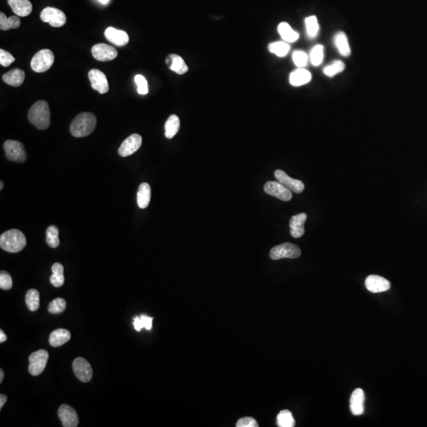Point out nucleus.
<instances>
[{
    "instance_id": "obj_1",
    "label": "nucleus",
    "mask_w": 427,
    "mask_h": 427,
    "mask_svg": "<svg viewBox=\"0 0 427 427\" xmlns=\"http://www.w3.org/2000/svg\"><path fill=\"white\" fill-rule=\"evenodd\" d=\"M96 116L91 112H84L76 116L70 125V133L76 138H84L94 132L96 127Z\"/></svg>"
},
{
    "instance_id": "obj_2",
    "label": "nucleus",
    "mask_w": 427,
    "mask_h": 427,
    "mask_svg": "<svg viewBox=\"0 0 427 427\" xmlns=\"http://www.w3.org/2000/svg\"><path fill=\"white\" fill-rule=\"evenodd\" d=\"M28 120L39 130H46L51 124L50 106L44 100H40L32 106L28 112Z\"/></svg>"
},
{
    "instance_id": "obj_3",
    "label": "nucleus",
    "mask_w": 427,
    "mask_h": 427,
    "mask_svg": "<svg viewBox=\"0 0 427 427\" xmlns=\"http://www.w3.org/2000/svg\"><path fill=\"white\" fill-rule=\"evenodd\" d=\"M26 238L18 230L6 231L0 236V247L10 254H18L26 246Z\"/></svg>"
},
{
    "instance_id": "obj_4",
    "label": "nucleus",
    "mask_w": 427,
    "mask_h": 427,
    "mask_svg": "<svg viewBox=\"0 0 427 427\" xmlns=\"http://www.w3.org/2000/svg\"><path fill=\"white\" fill-rule=\"evenodd\" d=\"M55 62V56L51 50H44L36 53L31 61V68L36 73H44L51 68Z\"/></svg>"
},
{
    "instance_id": "obj_5",
    "label": "nucleus",
    "mask_w": 427,
    "mask_h": 427,
    "mask_svg": "<svg viewBox=\"0 0 427 427\" xmlns=\"http://www.w3.org/2000/svg\"><path fill=\"white\" fill-rule=\"evenodd\" d=\"M302 255L298 246L291 243H285L276 246L270 251V256L273 260L281 259H297Z\"/></svg>"
},
{
    "instance_id": "obj_6",
    "label": "nucleus",
    "mask_w": 427,
    "mask_h": 427,
    "mask_svg": "<svg viewBox=\"0 0 427 427\" xmlns=\"http://www.w3.org/2000/svg\"><path fill=\"white\" fill-rule=\"evenodd\" d=\"M4 150L6 152V158L10 161L18 163H23L26 161L27 154L22 142L8 140L4 144Z\"/></svg>"
},
{
    "instance_id": "obj_7",
    "label": "nucleus",
    "mask_w": 427,
    "mask_h": 427,
    "mask_svg": "<svg viewBox=\"0 0 427 427\" xmlns=\"http://www.w3.org/2000/svg\"><path fill=\"white\" fill-rule=\"evenodd\" d=\"M48 358H50V354L47 350H40L32 353L28 359L30 361L28 371L31 374L34 376L42 374L47 366Z\"/></svg>"
},
{
    "instance_id": "obj_8",
    "label": "nucleus",
    "mask_w": 427,
    "mask_h": 427,
    "mask_svg": "<svg viewBox=\"0 0 427 427\" xmlns=\"http://www.w3.org/2000/svg\"><path fill=\"white\" fill-rule=\"evenodd\" d=\"M40 18L44 22L48 23L54 28L64 26L66 23V16L60 10L47 8L40 14Z\"/></svg>"
},
{
    "instance_id": "obj_9",
    "label": "nucleus",
    "mask_w": 427,
    "mask_h": 427,
    "mask_svg": "<svg viewBox=\"0 0 427 427\" xmlns=\"http://www.w3.org/2000/svg\"><path fill=\"white\" fill-rule=\"evenodd\" d=\"M74 374L78 380L84 383H88L92 380L94 376L93 368L89 362L82 358H78L73 363Z\"/></svg>"
},
{
    "instance_id": "obj_10",
    "label": "nucleus",
    "mask_w": 427,
    "mask_h": 427,
    "mask_svg": "<svg viewBox=\"0 0 427 427\" xmlns=\"http://www.w3.org/2000/svg\"><path fill=\"white\" fill-rule=\"evenodd\" d=\"M264 191L266 194L276 197L284 202L290 201L293 198L292 192L282 186L280 182H269L265 184Z\"/></svg>"
},
{
    "instance_id": "obj_11",
    "label": "nucleus",
    "mask_w": 427,
    "mask_h": 427,
    "mask_svg": "<svg viewBox=\"0 0 427 427\" xmlns=\"http://www.w3.org/2000/svg\"><path fill=\"white\" fill-rule=\"evenodd\" d=\"M92 55L96 60L107 62L114 60L118 56V52L115 48L108 44H98L92 48Z\"/></svg>"
},
{
    "instance_id": "obj_12",
    "label": "nucleus",
    "mask_w": 427,
    "mask_h": 427,
    "mask_svg": "<svg viewBox=\"0 0 427 427\" xmlns=\"http://www.w3.org/2000/svg\"><path fill=\"white\" fill-rule=\"evenodd\" d=\"M89 80L94 90L100 94H106L110 90V85L106 74L100 70L94 69L89 72Z\"/></svg>"
},
{
    "instance_id": "obj_13",
    "label": "nucleus",
    "mask_w": 427,
    "mask_h": 427,
    "mask_svg": "<svg viewBox=\"0 0 427 427\" xmlns=\"http://www.w3.org/2000/svg\"><path fill=\"white\" fill-rule=\"evenodd\" d=\"M142 138L140 134H132L122 144L119 149L121 157L127 158L138 152L142 146Z\"/></svg>"
},
{
    "instance_id": "obj_14",
    "label": "nucleus",
    "mask_w": 427,
    "mask_h": 427,
    "mask_svg": "<svg viewBox=\"0 0 427 427\" xmlns=\"http://www.w3.org/2000/svg\"><path fill=\"white\" fill-rule=\"evenodd\" d=\"M274 176L278 182L282 184V186H285L286 188L293 192L300 194L304 190V184L302 182L291 178L284 171L280 170H276Z\"/></svg>"
},
{
    "instance_id": "obj_15",
    "label": "nucleus",
    "mask_w": 427,
    "mask_h": 427,
    "mask_svg": "<svg viewBox=\"0 0 427 427\" xmlns=\"http://www.w3.org/2000/svg\"><path fill=\"white\" fill-rule=\"evenodd\" d=\"M366 288L371 293H382L390 290L391 284L382 276H370L366 280Z\"/></svg>"
},
{
    "instance_id": "obj_16",
    "label": "nucleus",
    "mask_w": 427,
    "mask_h": 427,
    "mask_svg": "<svg viewBox=\"0 0 427 427\" xmlns=\"http://www.w3.org/2000/svg\"><path fill=\"white\" fill-rule=\"evenodd\" d=\"M59 417L62 422V426L76 427L80 424L77 412L68 405H61L59 409Z\"/></svg>"
},
{
    "instance_id": "obj_17",
    "label": "nucleus",
    "mask_w": 427,
    "mask_h": 427,
    "mask_svg": "<svg viewBox=\"0 0 427 427\" xmlns=\"http://www.w3.org/2000/svg\"><path fill=\"white\" fill-rule=\"evenodd\" d=\"M104 36L110 43L118 47L127 46L129 42V36L127 32L112 27H110L106 30Z\"/></svg>"
},
{
    "instance_id": "obj_18",
    "label": "nucleus",
    "mask_w": 427,
    "mask_h": 427,
    "mask_svg": "<svg viewBox=\"0 0 427 427\" xmlns=\"http://www.w3.org/2000/svg\"><path fill=\"white\" fill-rule=\"evenodd\" d=\"M365 392L362 388H357L350 397V410L352 414L360 416L365 412Z\"/></svg>"
},
{
    "instance_id": "obj_19",
    "label": "nucleus",
    "mask_w": 427,
    "mask_h": 427,
    "mask_svg": "<svg viewBox=\"0 0 427 427\" xmlns=\"http://www.w3.org/2000/svg\"><path fill=\"white\" fill-rule=\"evenodd\" d=\"M306 214H299L298 216H293L290 221V234L294 238H300L304 236V223L306 222Z\"/></svg>"
},
{
    "instance_id": "obj_20",
    "label": "nucleus",
    "mask_w": 427,
    "mask_h": 427,
    "mask_svg": "<svg viewBox=\"0 0 427 427\" xmlns=\"http://www.w3.org/2000/svg\"><path fill=\"white\" fill-rule=\"evenodd\" d=\"M14 13L18 17H27L32 12V5L28 0H8Z\"/></svg>"
},
{
    "instance_id": "obj_21",
    "label": "nucleus",
    "mask_w": 427,
    "mask_h": 427,
    "mask_svg": "<svg viewBox=\"0 0 427 427\" xmlns=\"http://www.w3.org/2000/svg\"><path fill=\"white\" fill-rule=\"evenodd\" d=\"M167 66L172 72L178 74H184L188 72V66L186 64L183 58L176 54H171L166 58Z\"/></svg>"
},
{
    "instance_id": "obj_22",
    "label": "nucleus",
    "mask_w": 427,
    "mask_h": 427,
    "mask_svg": "<svg viewBox=\"0 0 427 427\" xmlns=\"http://www.w3.org/2000/svg\"><path fill=\"white\" fill-rule=\"evenodd\" d=\"M312 80V74L308 70L304 68H298L294 70L290 76V84L294 87L306 85Z\"/></svg>"
},
{
    "instance_id": "obj_23",
    "label": "nucleus",
    "mask_w": 427,
    "mask_h": 427,
    "mask_svg": "<svg viewBox=\"0 0 427 427\" xmlns=\"http://www.w3.org/2000/svg\"><path fill=\"white\" fill-rule=\"evenodd\" d=\"M26 74L21 69H14L2 76L5 84L14 87L21 86L25 81Z\"/></svg>"
},
{
    "instance_id": "obj_24",
    "label": "nucleus",
    "mask_w": 427,
    "mask_h": 427,
    "mask_svg": "<svg viewBox=\"0 0 427 427\" xmlns=\"http://www.w3.org/2000/svg\"><path fill=\"white\" fill-rule=\"evenodd\" d=\"M72 334L66 329H57L50 334V344L53 348H59L70 341Z\"/></svg>"
},
{
    "instance_id": "obj_25",
    "label": "nucleus",
    "mask_w": 427,
    "mask_h": 427,
    "mask_svg": "<svg viewBox=\"0 0 427 427\" xmlns=\"http://www.w3.org/2000/svg\"><path fill=\"white\" fill-rule=\"evenodd\" d=\"M334 42L337 50L342 56H350L352 54L350 44L348 42V36L344 32H337L334 36Z\"/></svg>"
},
{
    "instance_id": "obj_26",
    "label": "nucleus",
    "mask_w": 427,
    "mask_h": 427,
    "mask_svg": "<svg viewBox=\"0 0 427 427\" xmlns=\"http://www.w3.org/2000/svg\"><path fill=\"white\" fill-rule=\"evenodd\" d=\"M152 198V188L149 184L142 183L138 188L137 202L141 209H146L149 206Z\"/></svg>"
},
{
    "instance_id": "obj_27",
    "label": "nucleus",
    "mask_w": 427,
    "mask_h": 427,
    "mask_svg": "<svg viewBox=\"0 0 427 427\" xmlns=\"http://www.w3.org/2000/svg\"><path fill=\"white\" fill-rule=\"evenodd\" d=\"M278 32L282 40L286 43H294L299 39L298 32L294 30L288 23H280L278 26Z\"/></svg>"
},
{
    "instance_id": "obj_28",
    "label": "nucleus",
    "mask_w": 427,
    "mask_h": 427,
    "mask_svg": "<svg viewBox=\"0 0 427 427\" xmlns=\"http://www.w3.org/2000/svg\"><path fill=\"white\" fill-rule=\"evenodd\" d=\"M52 276L50 277V282L55 288H61L65 282L64 268L61 264L56 263L52 268Z\"/></svg>"
},
{
    "instance_id": "obj_29",
    "label": "nucleus",
    "mask_w": 427,
    "mask_h": 427,
    "mask_svg": "<svg viewBox=\"0 0 427 427\" xmlns=\"http://www.w3.org/2000/svg\"><path fill=\"white\" fill-rule=\"evenodd\" d=\"M180 128V121L179 118L176 115L170 116L164 125L166 137L168 140L174 138L179 132Z\"/></svg>"
},
{
    "instance_id": "obj_30",
    "label": "nucleus",
    "mask_w": 427,
    "mask_h": 427,
    "mask_svg": "<svg viewBox=\"0 0 427 427\" xmlns=\"http://www.w3.org/2000/svg\"><path fill=\"white\" fill-rule=\"evenodd\" d=\"M21 20L18 16H12L8 18L6 14H0V30L2 31H8L10 30H16L21 26Z\"/></svg>"
},
{
    "instance_id": "obj_31",
    "label": "nucleus",
    "mask_w": 427,
    "mask_h": 427,
    "mask_svg": "<svg viewBox=\"0 0 427 427\" xmlns=\"http://www.w3.org/2000/svg\"><path fill=\"white\" fill-rule=\"evenodd\" d=\"M26 302L28 310L31 312H36L40 308V293L36 290H28L26 297Z\"/></svg>"
},
{
    "instance_id": "obj_32",
    "label": "nucleus",
    "mask_w": 427,
    "mask_h": 427,
    "mask_svg": "<svg viewBox=\"0 0 427 427\" xmlns=\"http://www.w3.org/2000/svg\"><path fill=\"white\" fill-rule=\"evenodd\" d=\"M268 50L270 52L282 58L288 55V53L290 51V46L285 42H274L269 44Z\"/></svg>"
},
{
    "instance_id": "obj_33",
    "label": "nucleus",
    "mask_w": 427,
    "mask_h": 427,
    "mask_svg": "<svg viewBox=\"0 0 427 427\" xmlns=\"http://www.w3.org/2000/svg\"><path fill=\"white\" fill-rule=\"evenodd\" d=\"M277 424L280 427H294L295 420L290 410H282L277 417Z\"/></svg>"
},
{
    "instance_id": "obj_34",
    "label": "nucleus",
    "mask_w": 427,
    "mask_h": 427,
    "mask_svg": "<svg viewBox=\"0 0 427 427\" xmlns=\"http://www.w3.org/2000/svg\"><path fill=\"white\" fill-rule=\"evenodd\" d=\"M324 58V48L323 46H315L310 53V61L314 66L322 64Z\"/></svg>"
},
{
    "instance_id": "obj_35",
    "label": "nucleus",
    "mask_w": 427,
    "mask_h": 427,
    "mask_svg": "<svg viewBox=\"0 0 427 427\" xmlns=\"http://www.w3.org/2000/svg\"><path fill=\"white\" fill-rule=\"evenodd\" d=\"M134 329L137 332L142 331V328H146L148 331L152 330V324H153V318L150 316L142 315V316H136L134 318Z\"/></svg>"
},
{
    "instance_id": "obj_36",
    "label": "nucleus",
    "mask_w": 427,
    "mask_h": 427,
    "mask_svg": "<svg viewBox=\"0 0 427 427\" xmlns=\"http://www.w3.org/2000/svg\"><path fill=\"white\" fill-rule=\"evenodd\" d=\"M306 26L307 34L310 38H316L320 30L319 23L316 16H310L306 19Z\"/></svg>"
},
{
    "instance_id": "obj_37",
    "label": "nucleus",
    "mask_w": 427,
    "mask_h": 427,
    "mask_svg": "<svg viewBox=\"0 0 427 427\" xmlns=\"http://www.w3.org/2000/svg\"><path fill=\"white\" fill-rule=\"evenodd\" d=\"M47 244L52 248H56L60 246L59 229L55 226H51L47 230Z\"/></svg>"
},
{
    "instance_id": "obj_38",
    "label": "nucleus",
    "mask_w": 427,
    "mask_h": 427,
    "mask_svg": "<svg viewBox=\"0 0 427 427\" xmlns=\"http://www.w3.org/2000/svg\"><path fill=\"white\" fill-rule=\"evenodd\" d=\"M344 70H345L344 62L340 60H336L324 69V74L328 77L333 78L342 73Z\"/></svg>"
},
{
    "instance_id": "obj_39",
    "label": "nucleus",
    "mask_w": 427,
    "mask_h": 427,
    "mask_svg": "<svg viewBox=\"0 0 427 427\" xmlns=\"http://www.w3.org/2000/svg\"><path fill=\"white\" fill-rule=\"evenodd\" d=\"M66 302L64 299L56 298L52 300L48 306V312L52 314H60L64 312Z\"/></svg>"
},
{
    "instance_id": "obj_40",
    "label": "nucleus",
    "mask_w": 427,
    "mask_h": 427,
    "mask_svg": "<svg viewBox=\"0 0 427 427\" xmlns=\"http://www.w3.org/2000/svg\"><path fill=\"white\" fill-rule=\"evenodd\" d=\"M293 60L298 68H304L308 65V56L304 52L295 51L293 54Z\"/></svg>"
},
{
    "instance_id": "obj_41",
    "label": "nucleus",
    "mask_w": 427,
    "mask_h": 427,
    "mask_svg": "<svg viewBox=\"0 0 427 427\" xmlns=\"http://www.w3.org/2000/svg\"><path fill=\"white\" fill-rule=\"evenodd\" d=\"M13 288V280L9 273L2 270L0 273V288L4 290H10Z\"/></svg>"
},
{
    "instance_id": "obj_42",
    "label": "nucleus",
    "mask_w": 427,
    "mask_h": 427,
    "mask_svg": "<svg viewBox=\"0 0 427 427\" xmlns=\"http://www.w3.org/2000/svg\"><path fill=\"white\" fill-rule=\"evenodd\" d=\"M136 84L138 86V93L141 95H146L149 93L148 82L144 76L138 74L134 78Z\"/></svg>"
},
{
    "instance_id": "obj_43",
    "label": "nucleus",
    "mask_w": 427,
    "mask_h": 427,
    "mask_svg": "<svg viewBox=\"0 0 427 427\" xmlns=\"http://www.w3.org/2000/svg\"><path fill=\"white\" fill-rule=\"evenodd\" d=\"M16 60V58L10 53L4 50H0V64L2 66L8 68Z\"/></svg>"
},
{
    "instance_id": "obj_44",
    "label": "nucleus",
    "mask_w": 427,
    "mask_h": 427,
    "mask_svg": "<svg viewBox=\"0 0 427 427\" xmlns=\"http://www.w3.org/2000/svg\"><path fill=\"white\" fill-rule=\"evenodd\" d=\"M238 427H258L259 425L257 424V422L254 418L250 417H246V418H242L236 424Z\"/></svg>"
},
{
    "instance_id": "obj_45",
    "label": "nucleus",
    "mask_w": 427,
    "mask_h": 427,
    "mask_svg": "<svg viewBox=\"0 0 427 427\" xmlns=\"http://www.w3.org/2000/svg\"><path fill=\"white\" fill-rule=\"evenodd\" d=\"M6 401H8V396L4 395V394H1V395H0V409H2V408H4V406L5 405V404H6Z\"/></svg>"
},
{
    "instance_id": "obj_46",
    "label": "nucleus",
    "mask_w": 427,
    "mask_h": 427,
    "mask_svg": "<svg viewBox=\"0 0 427 427\" xmlns=\"http://www.w3.org/2000/svg\"><path fill=\"white\" fill-rule=\"evenodd\" d=\"M6 340H8V337H6V334L2 330H1L0 331V344L6 342Z\"/></svg>"
},
{
    "instance_id": "obj_47",
    "label": "nucleus",
    "mask_w": 427,
    "mask_h": 427,
    "mask_svg": "<svg viewBox=\"0 0 427 427\" xmlns=\"http://www.w3.org/2000/svg\"><path fill=\"white\" fill-rule=\"evenodd\" d=\"M4 379V372L2 370H0V383H2Z\"/></svg>"
},
{
    "instance_id": "obj_48",
    "label": "nucleus",
    "mask_w": 427,
    "mask_h": 427,
    "mask_svg": "<svg viewBox=\"0 0 427 427\" xmlns=\"http://www.w3.org/2000/svg\"><path fill=\"white\" fill-rule=\"evenodd\" d=\"M99 2L102 4H104V5H106V4H108L110 2V0H98Z\"/></svg>"
},
{
    "instance_id": "obj_49",
    "label": "nucleus",
    "mask_w": 427,
    "mask_h": 427,
    "mask_svg": "<svg viewBox=\"0 0 427 427\" xmlns=\"http://www.w3.org/2000/svg\"><path fill=\"white\" fill-rule=\"evenodd\" d=\"M4 187V184L2 182H0V190H2Z\"/></svg>"
}]
</instances>
